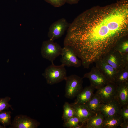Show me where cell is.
I'll return each instance as SVG.
<instances>
[{
	"instance_id": "cell-1",
	"label": "cell",
	"mask_w": 128,
	"mask_h": 128,
	"mask_svg": "<svg viewBox=\"0 0 128 128\" xmlns=\"http://www.w3.org/2000/svg\"><path fill=\"white\" fill-rule=\"evenodd\" d=\"M128 33V1L122 0L93 7L77 16L69 24L64 46L71 47L88 69Z\"/></svg>"
},
{
	"instance_id": "cell-2",
	"label": "cell",
	"mask_w": 128,
	"mask_h": 128,
	"mask_svg": "<svg viewBox=\"0 0 128 128\" xmlns=\"http://www.w3.org/2000/svg\"><path fill=\"white\" fill-rule=\"evenodd\" d=\"M46 80L47 83L53 85L65 80L67 77L65 66L61 64L56 65L54 63L48 66L42 74Z\"/></svg>"
},
{
	"instance_id": "cell-3",
	"label": "cell",
	"mask_w": 128,
	"mask_h": 128,
	"mask_svg": "<svg viewBox=\"0 0 128 128\" xmlns=\"http://www.w3.org/2000/svg\"><path fill=\"white\" fill-rule=\"evenodd\" d=\"M83 78L75 74L67 76L66 81L65 96L72 99L76 97L83 89Z\"/></svg>"
},
{
	"instance_id": "cell-4",
	"label": "cell",
	"mask_w": 128,
	"mask_h": 128,
	"mask_svg": "<svg viewBox=\"0 0 128 128\" xmlns=\"http://www.w3.org/2000/svg\"><path fill=\"white\" fill-rule=\"evenodd\" d=\"M62 48L59 44L49 39L43 42L41 54L43 58L53 64L56 59L61 55Z\"/></svg>"
},
{
	"instance_id": "cell-5",
	"label": "cell",
	"mask_w": 128,
	"mask_h": 128,
	"mask_svg": "<svg viewBox=\"0 0 128 128\" xmlns=\"http://www.w3.org/2000/svg\"><path fill=\"white\" fill-rule=\"evenodd\" d=\"M61 55V64L65 66L78 68L82 65L81 61L78 58L74 50L69 46H64Z\"/></svg>"
},
{
	"instance_id": "cell-6",
	"label": "cell",
	"mask_w": 128,
	"mask_h": 128,
	"mask_svg": "<svg viewBox=\"0 0 128 128\" xmlns=\"http://www.w3.org/2000/svg\"><path fill=\"white\" fill-rule=\"evenodd\" d=\"M102 59L113 67L117 73L126 66L123 61L122 53L114 48L105 54Z\"/></svg>"
},
{
	"instance_id": "cell-7",
	"label": "cell",
	"mask_w": 128,
	"mask_h": 128,
	"mask_svg": "<svg viewBox=\"0 0 128 128\" xmlns=\"http://www.w3.org/2000/svg\"><path fill=\"white\" fill-rule=\"evenodd\" d=\"M69 24L64 18H62L54 22L49 28L48 34L49 39L54 41L60 38L67 30Z\"/></svg>"
},
{
	"instance_id": "cell-8",
	"label": "cell",
	"mask_w": 128,
	"mask_h": 128,
	"mask_svg": "<svg viewBox=\"0 0 128 128\" xmlns=\"http://www.w3.org/2000/svg\"><path fill=\"white\" fill-rule=\"evenodd\" d=\"M118 85L109 82L97 90L96 93L98 96L102 103L109 102L116 100Z\"/></svg>"
},
{
	"instance_id": "cell-9",
	"label": "cell",
	"mask_w": 128,
	"mask_h": 128,
	"mask_svg": "<svg viewBox=\"0 0 128 128\" xmlns=\"http://www.w3.org/2000/svg\"><path fill=\"white\" fill-rule=\"evenodd\" d=\"M83 78H88L90 81V85L97 89L110 82L96 66L93 67L90 72L86 73Z\"/></svg>"
},
{
	"instance_id": "cell-10",
	"label": "cell",
	"mask_w": 128,
	"mask_h": 128,
	"mask_svg": "<svg viewBox=\"0 0 128 128\" xmlns=\"http://www.w3.org/2000/svg\"><path fill=\"white\" fill-rule=\"evenodd\" d=\"M40 125V122L36 120L21 114L15 117L9 128H37Z\"/></svg>"
},
{
	"instance_id": "cell-11",
	"label": "cell",
	"mask_w": 128,
	"mask_h": 128,
	"mask_svg": "<svg viewBox=\"0 0 128 128\" xmlns=\"http://www.w3.org/2000/svg\"><path fill=\"white\" fill-rule=\"evenodd\" d=\"M96 66L110 82L115 83L117 72L111 65L101 58L96 61Z\"/></svg>"
},
{
	"instance_id": "cell-12",
	"label": "cell",
	"mask_w": 128,
	"mask_h": 128,
	"mask_svg": "<svg viewBox=\"0 0 128 128\" xmlns=\"http://www.w3.org/2000/svg\"><path fill=\"white\" fill-rule=\"evenodd\" d=\"M121 106L116 99L109 102L101 103L99 111L104 115V118L119 114Z\"/></svg>"
},
{
	"instance_id": "cell-13",
	"label": "cell",
	"mask_w": 128,
	"mask_h": 128,
	"mask_svg": "<svg viewBox=\"0 0 128 128\" xmlns=\"http://www.w3.org/2000/svg\"><path fill=\"white\" fill-rule=\"evenodd\" d=\"M71 104L75 109L74 116L78 118L82 123L85 124L88 119L96 113L90 110L85 105L74 103Z\"/></svg>"
},
{
	"instance_id": "cell-14",
	"label": "cell",
	"mask_w": 128,
	"mask_h": 128,
	"mask_svg": "<svg viewBox=\"0 0 128 128\" xmlns=\"http://www.w3.org/2000/svg\"><path fill=\"white\" fill-rule=\"evenodd\" d=\"M96 89L91 85L85 87L76 96V98L74 103L85 104L90 99L94 94Z\"/></svg>"
},
{
	"instance_id": "cell-15",
	"label": "cell",
	"mask_w": 128,
	"mask_h": 128,
	"mask_svg": "<svg viewBox=\"0 0 128 128\" xmlns=\"http://www.w3.org/2000/svg\"><path fill=\"white\" fill-rule=\"evenodd\" d=\"M116 99L121 107L128 104V83L118 85Z\"/></svg>"
},
{
	"instance_id": "cell-16",
	"label": "cell",
	"mask_w": 128,
	"mask_h": 128,
	"mask_svg": "<svg viewBox=\"0 0 128 128\" xmlns=\"http://www.w3.org/2000/svg\"><path fill=\"white\" fill-rule=\"evenodd\" d=\"M104 119L103 115L99 111L88 119L85 124L84 128H103Z\"/></svg>"
},
{
	"instance_id": "cell-17",
	"label": "cell",
	"mask_w": 128,
	"mask_h": 128,
	"mask_svg": "<svg viewBox=\"0 0 128 128\" xmlns=\"http://www.w3.org/2000/svg\"><path fill=\"white\" fill-rule=\"evenodd\" d=\"M123 121L119 114L104 118L103 128H117L120 126Z\"/></svg>"
},
{
	"instance_id": "cell-18",
	"label": "cell",
	"mask_w": 128,
	"mask_h": 128,
	"mask_svg": "<svg viewBox=\"0 0 128 128\" xmlns=\"http://www.w3.org/2000/svg\"><path fill=\"white\" fill-rule=\"evenodd\" d=\"M101 103L98 96L96 93L85 104L92 112L96 113L99 112Z\"/></svg>"
},
{
	"instance_id": "cell-19",
	"label": "cell",
	"mask_w": 128,
	"mask_h": 128,
	"mask_svg": "<svg viewBox=\"0 0 128 128\" xmlns=\"http://www.w3.org/2000/svg\"><path fill=\"white\" fill-rule=\"evenodd\" d=\"M115 83L117 85L128 83V65L117 72Z\"/></svg>"
},
{
	"instance_id": "cell-20",
	"label": "cell",
	"mask_w": 128,
	"mask_h": 128,
	"mask_svg": "<svg viewBox=\"0 0 128 128\" xmlns=\"http://www.w3.org/2000/svg\"><path fill=\"white\" fill-rule=\"evenodd\" d=\"M75 109L72 104L65 102L63 106L62 120L65 122L71 117L74 116Z\"/></svg>"
},
{
	"instance_id": "cell-21",
	"label": "cell",
	"mask_w": 128,
	"mask_h": 128,
	"mask_svg": "<svg viewBox=\"0 0 128 128\" xmlns=\"http://www.w3.org/2000/svg\"><path fill=\"white\" fill-rule=\"evenodd\" d=\"M126 37L120 40L114 48L122 53H128V40Z\"/></svg>"
},
{
	"instance_id": "cell-22",
	"label": "cell",
	"mask_w": 128,
	"mask_h": 128,
	"mask_svg": "<svg viewBox=\"0 0 128 128\" xmlns=\"http://www.w3.org/2000/svg\"><path fill=\"white\" fill-rule=\"evenodd\" d=\"M11 112L10 111H0V123L4 126L11 125Z\"/></svg>"
},
{
	"instance_id": "cell-23",
	"label": "cell",
	"mask_w": 128,
	"mask_h": 128,
	"mask_svg": "<svg viewBox=\"0 0 128 128\" xmlns=\"http://www.w3.org/2000/svg\"><path fill=\"white\" fill-rule=\"evenodd\" d=\"M80 121L78 118L75 116H73L65 122H64L63 126L64 127L69 128H75L79 125Z\"/></svg>"
},
{
	"instance_id": "cell-24",
	"label": "cell",
	"mask_w": 128,
	"mask_h": 128,
	"mask_svg": "<svg viewBox=\"0 0 128 128\" xmlns=\"http://www.w3.org/2000/svg\"><path fill=\"white\" fill-rule=\"evenodd\" d=\"M11 99L10 97L8 96L0 98V111L8 109L9 107L13 109L11 105L9 103Z\"/></svg>"
},
{
	"instance_id": "cell-25",
	"label": "cell",
	"mask_w": 128,
	"mask_h": 128,
	"mask_svg": "<svg viewBox=\"0 0 128 128\" xmlns=\"http://www.w3.org/2000/svg\"><path fill=\"white\" fill-rule=\"evenodd\" d=\"M119 114L123 121H128V104L122 107Z\"/></svg>"
},
{
	"instance_id": "cell-26",
	"label": "cell",
	"mask_w": 128,
	"mask_h": 128,
	"mask_svg": "<svg viewBox=\"0 0 128 128\" xmlns=\"http://www.w3.org/2000/svg\"><path fill=\"white\" fill-rule=\"evenodd\" d=\"M55 7H60L64 5L66 3L65 0H44Z\"/></svg>"
},
{
	"instance_id": "cell-27",
	"label": "cell",
	"mask_w": 128,
	"mask_h": 128,
	"mask_svg": "<svg viewBox=\"0 0 128 128\" xmlns=\"http://www.w3.org/2000/svg\"><path fill=\"white\" fill-rule=\"evenodd\" d=\"M122 54L123 60L125 65H128V53H122Z\"/></svg>"
},
{
	"instance_id": "cell-28",
	"label": "cell",
	"mask_w": 128,
	"mask_h": 128,
	"mask_svg": "<svg viewBox=\"0 0 128 128\" xmlns=\"http://www.w3.org/2000/svg\"><path fill=\"white\" fill-rule=\"evenodd\" d=\"M119 126L121 128H128V121H123Z\"/></svg>"
},
{
	"instance_id": "cell-29",
	"label": "cell",
	"mask_w": 128,
	"mask_h": 128,
	"mask_svg": "<svg viewBox=\"0 0 128 128\" xmlns=\"http://www.w3.org/2000/svg\"><path fill=\"white\" fill-rule=\"evenodd\" d=\"M66 3L70 4L78 3L80 0H65Z\"/></svg>"
},
{
	"instance_id": "cell-30",
	"label": "cell",
	"mask_w": 128,
	"mask_h": 128,
	"mask_svg": "<svg viewBox=\"0 0 128 128\" xmlns=\"http://www.w3.org/2000/svg\"><path fill=\"white\" fill-rule=\"evenodd\" d=\"M6 128V127H5L3 126H1L0 124V128Z\"/></svg>"
}]
</instances>
